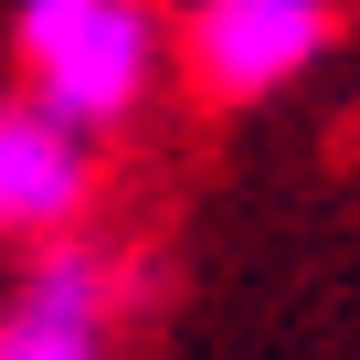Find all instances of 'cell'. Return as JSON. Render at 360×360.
Here are the masks:
<instances>
[{
	"label": "cell",
	"mask_w": 360,
	"mask_h": 360,
	"mask_svg": "<svg viewBox=\"0 0 360 360\" xmlns=\"http://www.w3.org/2000/svg\"><path fill=\"white\" fill-rule=\"evenodd\" d=\"M159 11L148 0H11V64L22 96H43L53 117L117 138L148 85H159Z\"/></svg>",
	"instance_id": "1"
},
{
	"label": "cell",
	"mask_w": 360,
	"mask_h": 360,
	"mask_svg": "<svg viewBox=\"0 0 360 360\" xmlns=\"http://www.w3.org/2000/svg\"><path fill=\"white\" fill-rule=\"evenodd\" d=\"M339 0H191V75L223 106L286 96L318 53H328Z\"/></svg>",
	"instance_id": "2"
},
{
	"label": "cell",
	"mask_w": 360,
	"mask_h": 360,
	"mask_svg": "<svg viewBox=\"0 0 360 360\" xmlns=\"http://www.w3.org/2000/svg\"><path fill=\"white\" fill-rule=\"evenodd\" d=\"M96 202V127L53 117L43 96L0 106V233L11 244H64Z\"/></svg>",
	"instance_id": "3"
},
{
	"label": "cell",
	"mask_w": 360,
	"mask_h": 360,
	"mask_svg": "<svg viewBox=\"0 0 360 360\" xmlns=\"http://www.w3.org/2000/svg\"><path fill=\"white\" fill-rule=\"evenodd\" d=\"M117 328V265L96 244H32L11 307H0V360H106Z\"/></svg>",
	"instance_id": "4"
}]
</instances>
